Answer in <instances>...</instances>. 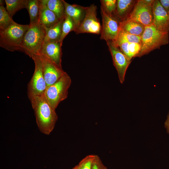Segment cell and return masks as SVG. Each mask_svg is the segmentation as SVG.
Masks as SVG:
<instances>
[{
	"instance_id": "obj_1",
	"label": "cell",
	"mask_w": 169,
	"mask_h": 169,
	"mask_svg": "<svg viewBox=\"0 0 169 169\" xmlns=\"http://www.w3.org/2000/svg\"><path fill=\"white\" fill-rule=\"evenodd\" d=\"M29 100L39 130L43 134L49 135L54 130L58 120L55 109L49 103L44 94L33 96Z\"/></svg>"
},
{
	"instance_id": "obj_2",
	"label": "cell",
	"mask_w": 169,
	"mask_h": 169,
	"mask_svg": "<svg viewBox=\"0 0 169 169\" xmlns=\"http://www.w3.org/2000/svg\"><path fill=\"white\" fill-rule=\"evenodd\" d=\"M20 46L19 51L31 58L39 54L44 42L46 28L38 22L29 23Z\"/></svg>"
},
{
	"instance_id": "obj_3",
	"label": "cell",
	"mask_w": 169,
	"mask_h": 169,
	"mask_svg": "<svg viewBox=\"0 0 169 169\" xmlns=\"http://www.w3.org/2000/svg\"><path fill=\"white\" fill-rule=\"evenodd\" d=\"M29 25H23L14 22L5 29L0 31V46L8 51H19Z\"/></svg>"
},
{
	"instance_id": "obj_4",
	"label": "cell",
	"mask_w": 169,
	"mask_h": 169,
	"mask_svg": "<svg viewBox=\"0 0 169 169\" xmlns=\"http://www.w3.org/2000/svg\"><path fill=\"white\" fill-rule=\"evenodd\" d=\"M141 37V47L137 57L147 54L169 43V33L160 31L152 24L145 27Z\"/></svg>"
},
{
	"instance_id": "obj_5",
	"label": "cell",
	"mask_w": 169,
	"mask_h": 169,
	"mask_svg": "<svg viewBox=\"0 0 169 169\" xmlns=\"http://www.w3.org/2000/svg\"><path fill=\"white\" fill-rule=\"evenodd\" d=\"M71 82L70 77L66 73L57 82L47 87L44 95L53 108L55 109L60 102L67 98Z\"/></svg>"
},
{
	"instance_id": "obj_6",
	"label": "cell",
	"mask_w": 169,
	"mask_h": 169,
	"mask_svg": "<svg viewBox=\"0 0 169 169\" xmlns=\"http://www.w3.org/2000/svg\"><path fill=\"white\" fill-rule=\"evenodd\" d=\"M32 59L34 63L35 68L32 77L28 85L27 93L29 99L34 96L44 94L47 87L39 55H34Z\"/></svg>"
},
{
	"instance_id": "obj_7",
	"label": "cell",
	"mask_w": 169,
	"mask_h": 169,
	"mask_svg": "<svg viewBox=\"0 0 169 169\" xmlns=\"http://www.w3.org/2000/svg\"><path fill=\"white\" fill-rule=\"evenodd\" d=\"M102 25L100 39L106 42L114 43L117 39L120 30V21L115 16L106 13L100 7Z\"/></svg>"
},
{
	"instance_id": "obj_8",
	"label": "cell",
	"mask_w": 169,
	"mask_h": 169,
	"mask_svg": "<svg viewBox=\"0 0 169 169\" xmlns=\"http://www.w3.org/2000/svg\"><path fill=\"white\" fill-rule=\"evenodd\" d=\"M153 5L146 3L144 0H137L132 11L126 18L144 26L152 24Z\"/></svg>"
},
{
	"instance_id": "obj_9",
	"label": "cell",
	"mask_w": 169,
	"mask_h": 169,
	"mask_svg": "<svg viewBox=\"0 0 169 169\" xmlns=\"http://www.w3.org/2000/svg\"><path fill=\"white\" fill-rule=\"evenodd\" d=\"M97 6L94 4L87 7L85 16L75 32L76 34L84 33L100 34L101 26L97 18Z\"/></svg>"
},
{
	"instance_id": "obj_10",
	"label": "cell",
	"mask_w": 169,
	"mask_h": 169,
	"mask_svg": "<svg viewBox=\"0 0 169 169\" xmlns=\"http://www.w3.org/2000/svg\"><path fill=\"white\" fill-rule=\"evenodd\" d=\"M113 64L117 71L120 83L124 82L127 69L131 61L129 60L119 48L110 42H106Z\"/></svg>"
},
{
	"instance_id": "obj_11",
	"label": "cell",
	"mask_w": 169,
	"mask_h": 169,
	"mask_svg": "<svg viewBox=\"0 0 169 169\" xmlns=\"http://www.w3.org/2000/svg\"><path fill=\"white\" fill-rule=\"evenodd\" d=\"M38 55L41 61L43 74L47 86L57 82L66 73L44 55Z\"/></svg>"
},
{
	"instance_id": "obj_12",
	"label": "cell",
	"mask_w": 169,
	"mask_h": 169,
	"mask_svg": "<svg viewBox=\"0 0 169 169\" xmlns=\"http://www.w3.org/2000/svg\"><path fill=\"white\" fill-rule=\"evenodd\" d=\"M152 24L158 30L169 32V14L161 5L159 0H155L152 6Z\"/></svg>"
},
{
	"instance_id": "obj_13",
	"label": "cell",
	"mask_w": 169,
	"mask_h": 169,
	"mask_svg": "<svg viewBox=\"0 0 169 169\" xmlns=\"http://www.w3.org/2000/svg\"><path fill=\"white\" fill-rule=\"evenodd\" d=\"M62 44L59 41L44 42L39 54L44 55L56 64L62 68Z\"/></svg>"
},
{
	"instance_id": "obj_14",
	"label": "cell",
	"mask_w": 169,
	"mask_h": 169,
	"mask_svg": "<svg viewBox=\"0 0 169 169\" xmlns=\"http://www.w3.org/2000/svg\"><path fill=\"white\" fill-rule=\"evenodd\" d=\"M38 2L39 8L38 22L45 28H49L60 20L47 7L44 0H38Z\"/></svg>"
},
{
	"instance_id": "obj_15",
	"label": "cell",
	"mask_w": 169,
	"mask_h": 169,
	"mask_svg": "<svg viewBox=\"0 0 169 169\" xmlns=\"http://www.w3.org/2000/svg\"><path fill=\"white\" fill-rule=\"evenodd\" d=\"M66 14L69 16L73 21L76 27L74 32L78 28L85 16L87 7H84L76 4H70L64 0Z\"/></svg>"
},
{
	"instance_id": "obj_16",
	"label": "cell",
	"mask_w": 169,
	"mask_h": 169,
	"mask_svg": "<svg viewBox=\"0 0 169 169\" xmlns=\"http://www.w3.org/2000/svg\"><path fill=\"white\" fill-rule=\"evenodd\" d=\"M117 1L115 16L121 22L128 17L137 1L117 0Z\"/></svg>"
},
{
	"instance_id": "obj_17",
	"label": "cell",
	"mask_w": 169,
	"mask_h": 169,
	"mask_svg": "<svg viewBox=\"0 0 169 169\" xmlns=\"http://www.w3.org/2000/svg\"><path fill=\"white\" fill-rule=\"evenodd\" d=\"M145 28V26L128 18L120 22V30L132 35L141 36Z\"/></svg>"
},
{
	"instance_id": "obj_18",
	"label": "cell",
	"mask_w": 169,
	"mask_h": 169,
	"mask_svg": "<svg viewBox=\"0 0 169 169\" xmlns=\"http://www.w3.org/2000/svg\"><path fill=\"white\" fill-rule=\"evenodd\" d=\"M64 18L59 20L52 27L46 29L44 42L59 41L61 35L62 24Z\"/></svg>"
},
{
	"instance_id": "obj_19",
	"label": "cell",
	"mask_w": 169,
	"mask_h": 169,
	"mask_svg": "<svg viewBox=\"0 0 169 169\" xmlns=\"http://www.w3.org/2000/svg\"><path fill=\"white\" fill-rule=\"evenodd\" d=\"M44 1L59 20L65 17L66 15L64 0H44Z\"/></svg>"
},
{
	"instance_id": "obj_20",
	"label": "cell",
	"mask_w": 169,
	"mask_h": 169,
	"mask_svg": "<svg viewBox=\"0 0 169 169\" xmlns=\"http://www.w3.org/2000/svg\"><path fill=\"white\" fill-rule=\"evenodd\" d=\"M28 0H5L6 9L12 17L18 11L26 8Z\"/></svg>"
},
{
	"instance_id": "obj_21",
	"label": "cell",
	"mask_w": 169,
	"mask_h": 169,
	"mask_svg": "<svg viewBox=\"0 0 169 169\" xmlns=\"http://www.w3.org/2000/svg\"><path fill=\"white\" fill-rule=\"evenodd\" d=\"M30 18V23L38 22L39 8L38 0H28L26 8Z\"/></svg>"
},
{
	"instance_id": "obj_22",
	"label": "cell",
	"mask_w": 169,
	"mask_h": 169,
	"mask_svg": "<svg viewBox=\"0 0 169 169\" xmlns=\"http://www.w3.org/2000/svg\"><path fill=\"white\" fill-rule=\"evenodd\" d=\"M75 26L73 21L69 16L66 15L63 22L62 33L59 41L62 44L63 40L68 33L72 31L75 32Z\"/></svg>"
},
{
	"instance_id": "obj_23",
	"label": "cell",
	"mask_w": 169,
	"mask_h": 169,
	"mask_svg": "<svg viewBox=\"0 0 169 169\" xmlns=\"http://www.w3.org/2000/svg\"><path fill=\"white\" fill-rule=\"evenodd\" d=\"M6 8L0 5V31L3 30L14 21Z\"/></svg>"
},
{
	"instance_id": "obj_24",
	"label": "cell",
	"mask_w": 169,
	"mask_h": 169,
	"mask_svg": "<svg viewBox=\"0 0 169 169\" xmlns=\"http://www.w3.org/2000/svg\"><path fill=\"white\" fill-rule=\"evenodd\" d=\"M141 36L132 35L120 30L117 39L115 42L117 41H123L129 43L141 44Z\"/></svg>"
},
{
	"instance_id": "obj_25",
	"label": "cell",
	"mask_w": 169,
	"mask_h": 169,
	"mask_svg": "<svg viewBox=\"0 0 169 169\" xmlns=\"http://www.w3.org/2000/svg\"><path fill=\"white\" fill-rule=\"evenodd\" d=\"M101 7L109 15L115 16L117 1L116 0H101Z\"/></svg>"
},
{
	"instance_id": "obj_26",
	"label": "cell",
	"mask_w": 169,
	"mask_h": 169,
	"mask_svg": "<svg viewBox=\"0 0 169 169\" xmlns=\"http://www.w3.org/2000/svg\"><path fill=\"white\" fill-rule=\"evenodd\" d=\"M95 155L86 156L77 165L78 169H92V164Z\"/></svg>"
},
{
	"instance_id": "obj_27",
	"label": "cell",
	"mask_w": 169,
	"mask_h": 169,
	"mask_svg": "<svg viewBox=\"0 0 169 169\" xmlns=\"http://www.w3.org/2000/svg\"><path fill=\"white\" fill-rule=\"evenodd\" d=\"M141 43H129V51L132 59L137 56L141 50Z\"/></svg>"
},
{
	"instance_id": "obj_28",
	"label": "cell",
	"mask_w": 169,
	"mask_h": 169,
	"mask_svg": "<svg viewBox=\"0 0 169 169\" xmlns=\"http://www.w3.org/2000/svg\"><path fill=\"white\" fill-rule=\"evenodd\" d=\"M92 169H108L103 163L100 158L95 155L93 161Z\"/></svg>"
},
{
	"instance_id": "obj_29",
	"label": "cell",
	"mask_w": 169,
	"mask_h": 169,
	"mask_svg": "<svg viewBox=\"0 0 169 169\" xmlns=\"http://www.w3.org/2000/svg\"><path fill=\"white\" fill-rule=\"evenodd\" d=\"M164 8L169 14V0H159Z\"/></svg>"
},
{
	"instance_id": "obj_30",
	"label": "cell",
	"mask_w": 169,
	"mask_h": 169,
	"mask_svg": "<svg viewBox=\"0 0 169 169\" xmlns=\"http://www.w3.org/2000/svg\"><path fill=\"white\" fill-rule=\"evenodd\" d=\"M164 126L167 132L169 134V111L164 123Z\"/></svg>"
},
{
	"instance_id": "obj_31",
	"label": "cell",
	"mask_w": 169,
	"mask_h": 169,
	"mask_svg": "<svg viewBox=\"0 0 169 169\" xmlns=\"http://www.w3.org/2000/svg\"><path fill=\"white\" fill-rule=\"evenodd\" d=\"M72 169H78V166L77 165L75 166Z\"/></svg>"
}]
</instances>
